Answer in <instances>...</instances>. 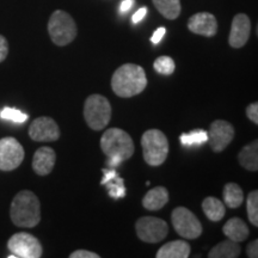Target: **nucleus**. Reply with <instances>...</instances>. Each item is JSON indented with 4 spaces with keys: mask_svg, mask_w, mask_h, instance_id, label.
<instances>
[{
    "mask_svg": "<svg viewBox=\"0 0 258 258\" xmlns=\"http://www.w3.org/2000/svg\"><path fill=\"white\" fill-rule=\"evenodd\" d=\"M147 78L145 70L135 63H124L112 74L111 88L116 96L131 98L146 89Z\"/></svg>",
    "mask_w": 258,
    "mask_h": 258,
    "instance_id": "f257e3e1",
    "label": "nucleus"
},
{
    "mask_svg": "<svg viewBox=\"0 0 258 258\" xmlns=\"http://www.w3.org/2000/svg\"><path fill=\"white\" fill-rule=\"evenodd\" d=\"M10 217L18 227H35L41 221L40 200L32 191L22 190L12 200Z\"/></svg>",
    "mask_w": 258,
    "mask_h": 258,
    "instance_id": "f03ea898",
    "label": "nucleus"
},
{
    "mask_svg": "<svg viewBox=\"0 0 258 258\" xmlns=\"http://www.w3.org/2000/svg\"><path fill=\"white\" fill-rule=\"evenodd\" d=\"M101 148L106 157H118L127 160L134 154L133 139L127 132L120 128H110L101 138Z\"/></svg>",
    "mask_w": 258,
    "mask_h": 258,
    "instance_id": "7ed1b4c3",
    "label": "nucleus"
},
{
    "mask_svg": "<svg viewBox=\"0 0 258 258\" xmlns=\"http://www.w3.org/2000/svg\"><path fill=\"white\" fill-rule=\"evenodd\" d=\"M144 159L150 166H159L169 154V141L159 129H148L141 138Z\"/></svg>",
    "mask_w": 258,
    "mask_h": 258,
    "instance_id": "20e7f679",
    "label": "nucleus"
},
{
    "mask_svg": "<svg viewBox=\"0 0 258 258\" xmlns=\"http://www.w3.org/2000/svg\"><path fill=\"white\" fill-rule=\"evenodd\" d=\"M48 32L53 43L63 47L70 44L77 37L78 29L72 16L62 10H56L51 14L48 22Z\"/></svg>",
    "mask_w": 258,
    "mask_h": 258,
    "instance_id": "39448f33",
    "label": "nucleus"
},
{
    "mask_svg": "<svg viewBox=\"0 0 258 258\" xmlns=\"http://www.w3.org/2000/svg\"><path fill=\"white\" fill-rule=\"evenodd\" d=\"M84 117L93 131H101L109 124L111 118V105L108 98L102 95H91L84 104Z\"/></svg>",
    "mask_w": 258,
    "mask_h": 258,
    "instance_id": "423d86ee",
    "label": "nucleus"
},
{
    "mask_svg": "<svg viewBox=\"0 0 258 258\" xmlns=\"http://www.w3.org/2000/svg\"><path fill=\"white\" fill-rule=\"evenodd\" d=\"M171 220L175 231L185 239H196L202 234V225L196 215L185 207H177L172 211Z\"/></svg>",
    "mask_w": 258,
    "mask_h": 258,
    "instance_id": "0eeeda50",
    "label": "nucleus"
},
{
    "mask_svg": "<svg viewBox=\"0 0 258 258\" xmlns=\"http://www.w3.org/2000/svg\"><path fill=\"white\" fill-rule=\"evenodd\" d=\"M138 237L145 243H159L166 238L169 233L166 221L154 217L140 218L135 224Z\"/></svg>",
    "mask_w": 258,
    "mask_h": 258,
    "instance_id": "6e6552de",
    "label": "nucleus"
},
{
    "mask_svg": "<svg viewBox=\"0 0 258 258\" xmlns=\"http://www.w3.org/2000/svg\"><path fill=\"white\" fill-rule=\"evenodd\" d=\"M8 247L17 258H40L43 252L40 240L25 232L12 235L9 239Z\"/></svg>",
    "mask_w": 258,
    "mask_h": 258,
    "instance_id": "1a4fd4ad",
    "label": "nucleus"
},
{
    "mask_svg": "<svg viewBox=\"0 0 258 258\" xmlns=\"http://www.w3.org/2000/svg\"><path fill=\"white\" fill-rule=\"evenodd\" d=\"M24 148L17 139L8 137L0 139V170L12 171L24 159Z\"/></svg>",
    "mask_w": 258,
    "mask_h": 258,
    "instance_id": "9d476101",
    "label": "nucleus"
},
{
    "mask_svg": "<svg viewBox=\"0 0 258 258\" xmlns=\"http://www.w3.org/2000/svg\"><path fill=\"white\" fill-rule=\"evenodd\" d=\"M208 133V143L213 152H222L234 139V128L230 122L215 120L211 124Z\"/></svg>",
    "mask_w": 258,
    "mask_h": 258,
    "instance_id": "9b49d317",
    "label": "nucleus"
},
{
    "mask_svg": "<svg viewBox=\"0 0 258 258\" xmlns=\"http://www.w3.org/2000/svg\"><path fill=\"white\" fill-rule=\"evenodd\" d=\"M29 137L34 141H56L60 138L59 125L51 117H37L29 127Z\"/></svg>",
    "mask_w": 258,
    "mask_h": 258,
    "instance_id": "f8f14e48",
    "label": "nucleus"
},
{
    "mask_svg": "<svg viewBox=\"0 0 258 258\" xmlns=\"http://www.w3.org/2000/svg\"><path fill=\"white\" fill-rule=\"evenodd\" d=\"M251 34V21L246 15L238 14L232 21L228 43L232 48H241L249 41Z\"/></svg>",
    "mask_w": 258,
    "mask_h": 258,
    "instance_id": "ddd939ff",
    "label": "nucleus"
},
{
    "mask_svg": "<svg viewBox=\"0 0 258 258\" xmlns=\"http://www.w3.org/2000/svg\"><path fill=\"white\" fill-rule=\"evenodd\" d=\"M188 29L196 35L212 37L218 32V21L209 12H199L189 18Z\"/></svg>",
    "mask_w": 258,
    "mask_h": 258,
    "instance_id": "4468645a",
    "label": "nucleus"
},
{
    "mask_svg": "<svg viewBox=\"0 0 258 258\" xmlns=\"http://www.w3.org/2000/svg\"><path fill=\"white\" fill-rule=\"evenodd\" d=\"M56 161L55 151L50 147H41L32 158V169L38 176H47L53 171Z\"/></svg>",
    "mask_w": 258,
    "mask_h": 258,
    "instance_id": "2eb2a0df",
    "label": "nucleus"
},
{
    "mask_svg": "<svg viewBox=\"0 0 258 258\" xmlns=\"http://www.w3.org/2000/svg\"><path fill=\"white\" fill-rule=\"evenodd\" d=\"M222 232H224V234L228 239L237 241V243H241V241L246 240L250 234L247 225L239 218L230 219L222 227Z\"/></svg>",
    "mask_w": 258,
    "mask_h": 258,
    "instance_id": "dca6fc26",
    "label": "nucleus"
},
{
    "mask_svg": "<svg viewBox=\"0 0 258 258\" xmlns=\"http://www.w3.org/2000/svg\"><path fill=\"white\" fill-rule=\"evenodd\" d=\"M169 202V191L164 186L151 189L143 199V206L148 211H159Z\"/></svg>",
    "mask_w": 258,
    "mask_h": 258,
    "instance_id": "f3484780",
    "label": "nucleus"
},
{
    "mask_svg": "<svg viewBox=\"0 0 258 258\" xmlns=\"http://www.w3.org/2000/svg\"><path fill=\"white\" fill-rule=\"evenodd\" d=\"M190 245L184 240L170 241L160 247L157 252V258H188Z\"/></svg>",
    "mask_w": 258,
    "mask_h": 258,
    "instance_id": "a211bd4d",
    "label": "nucleus"
},
{
    "mask_svg": "<svg viewBox=\"0 0 258 258\" xmlns=\"http://www.w3.org/2000/svg\"><path fill=\"white\" fill-rule=\"evenodd\" d=\"M238 160L244 169L249 171L258 170V141L254 140L252 143L243 147L240 153L238 154Z\"/></svg>",
    "mask_w": 258,
    "mask_h": 258,
    "instance_id": "6ab92c4d",
    "label": "nucleus"
},
{
    "mask_svg": "<svg viewBox=\"0 0 258 258\" xmlns=\"http://www.w3.org/2000/svg\"><path fill=\"white\" fill-rule=\"evenodd\" d=\"M240 245L237 241L231 239L224 240L218 245H215L209 251V258H237L240 254Z\"/></svg>",
    "mask_w": 258,
    "mask_h": 258,
    "instance_id": "aec40b11",
    "label": "nucleus"
},
{
    "mask_svg": "<svg viewBox=\"0 0 258 258\" xmlns=\"http://www.w3.org/2000/svg\"><path fill=\"white\" fill-rule=\"evenodd\" d=\"M202 209L203 213L206 214V217H207L211 221L214 222L222 220L226 214L224 203H222L219 199L213 198V196H209V198L203 200Z\"/></svg>",
    "mask_w": 258,
    "mask_h": 258,
    "instance_id": "412c9836",
    "label": "nucleus"
},
{
    "mask_svg": "<svg viewBox=\"0 0 258 258\" xmlns=\"http://www.w3.org/2000/svg\"><path fill=\"white\" fill-rule=\"evenodd\" d=\"M225 205L234 209L239 208L244 202V192L237 183H227L224 188Z\"/></svg>",
    "mask_w": 258,
    "mask_h": 258,
    "instance_id": "4be33fe9",
    "label": "nucleus"
},
{
    "mask_svg": "<svg viewBox=\"0 0 258 258\" xmlns=\"http://www.w3.org/2000/svg\"><path fill=\"white\" fill-rule=\"evenodd\" d=\"M154 6L160 12V15L166 19L173 21L180 15V2L179 0H152Z\"/></svg>",
    "mask_w": 258,
    "mask_h": 258,
    "instance_id": "5701e85b",
    "label": "nucleus"
},
{
    "mask_svg": "<svg viewBox=\"0 0 258 258\" xmlns=\"http://www.w3.org/2000/svg\"><path fill=\"white\" fill-rule=\"evenodd\" d=\"M180 144L183 146L191 147V146H201L208 141V133L203 129H194L190 133H184L179 138Z\"/></svg>",
    "mask_w": 258,
    "mask_h": 258,
    "instance_id": "b1692460",
    "label": "nucleus"
},
{
    "mask_svg": "<svg viewBox=\"0 0 258 258\" xmlns=\"http://www.w3.org/2000/svg\"><path fill=\"white\" fill-rule=\"evenodd\" d=\"M246 211L249 220L253 226H258V191L253 190L246 199Z\"/></svg>",
    "mask_w": 258,
    "mask_h": 258,
    "instance_id": "393cba45",
    "label": "nucleus"
},
{
    "mask_svg": "<svg viewBox=\"0 0 258 258\" xmlns=\"http://www.w3.org/2000/svg\"><path fill=\"white\" fill-rule=\"evenodd\" d=\"M154 70L157 71L159 74H164V76H170L175 72L176 64L175 61L172 60V57L170 56H159L154 61L153 63Z\"/></svg>",
    "mask_w": 258,
    "mask_h": 258,
    "instance_id": "a878e982",
    "label": "nucleus"
},
{
    "mask_svg": "<svg viewBox=\"0 0 258 258\" xmlns=\"http://www.w3.org/2000/svg\"><path fill=\"white\" fill-rule=\"evenodd\" d=\"M105 185L108 186L109 195H110L112 199H122L125 196V186L123 179H122L121 177H118V175L114 177L111 180H109Z\"/></svg>",
    "mask_w": 258,
    "mask_h": 258,
    "instance_id": "bb28decb",
    "label": "nucleus"
},
{
    "mask_svg": "<svg viewBox=\"0 0 258 258\" xmlns=\"http://www.w3.org/2000/svg\"><path fill=\"white\" fill-rule=\"evenodd\" d=\"M0 117L3 120L16 122V123H24L28 120V115L15 108H4L0 111Z\"/></svg>",
    "mask_w": 258,
    "mask_h": 258,
    "instance_id": "cd10ccee",
    "label": "nucleus"
},
{
    "mask_svg": "<svg viewBox=\"0 0 258 258\" xmlns=\"http://www.w3.org/2000/svg\"><path fill=\"white\" fill-rule=\"evenodd\" d=\"M246 116L254 124H258V103H251L246 108Z\"/></svg>",
    "mask_w": 258,
    "mask_h": 258,
    "instance_id": "c85d7f7f",
    "label": "nucleus"
},
{
    "mask_svg": "<svg viewBox=\"0 0 258 258\" xmlns=\"http://www.w3.org/2000/svg\"><path fill=\"white\" fill-rule=\"evenodd\" d=\"M70 258H99V254L88 250H77L70 254Z\"/></svg>",
    "mask_w": 258,
    "mask_h": 258,
    "instance_id": "c756f323",
    "label": "nucleus"
},
{
    "mask_svg": "<svg viewBox=\"0 0 258 258\" xmlns=\"http://www.w3.org/2000/svg\"><path fill=\"white\" fill-rule=\"evenodd\" d=\"M8 54H9L8 40H6L3 35H0V62H3V61L8 57Z\"/></svg>",
    "mask_w": 258,
    "mask_h": 258,
    "instance_id": "7c9ffc66",
    "label": "nucleus"
},
{
    "mask_svg": "<svg viewBox=\"0 0 258 258\" xmlns=\"http://www.w3.org/2000/svg\"><path fill=\"white\" fill-rule=\"evenodd\" d=\"M246 252H247V256H249L250 258L258 257V240L257 239L251 241V243L247 245Z\"/></svg>",
    "mask_w": 258,
    "mask_h": 258,
    "instance_id": "2f4dec72",
    "label": "nucleus"
},
{
    "mask_svg": "<svg viewBox=\"0 0 258 258\" xmlns=\"http://www.w3.org/2000/svg\"><path fill=\"white\" fill-rule=\"evenodd\" d=\"M103 173H104V176H103V178L101 180V184L105 185L106 183L109 182V180H111L114 177L117 176V172H116L114 167H111V169H108V170H103Z\"/></svg>",
    "mask_w": 258,
    "mask_h": 258,
    "instance_id": "473e14b6",
    "label": "nucleus"
},
{
    "mask_svg": "<svg viewBox=\"0 0 258 258\" xmlns=\"http://www.w3.org/2000/svg\"><path fill=\"white\" fill-rule=\"evenodd\" d=\"M165 32H166L165 28H158L157 30L154 31L152 37H151V41H152V43L153 44L159 43V42L161 41V38H163L164 35H165Z\"/></svg>",
    "mask_w": 258,
    "mask_h": 258,
    "instance_id": "72a5a7b5",
    "label": "nucleus"
},
{
    "mask_svg": "<svg viewBox=\"0 0 258 258\" xmlns=\"http://www.w3.org/2000/svg\"><path fill=\"white\" fill-rule=\"evenodd\" d=\"M147 14V9L146 8H141L139 9L137 12L133 15V17H132V21H133L134 24H138L139 22H141L143 19L145 18V16Z\"/></svg>",
    "mask_w": 258,
    "mask_h": 258,
    "instance_id": "f704fd0d",
    "label": "nucleus"
},
{
    "mask_svg": "<svg viewBox=\"0 0 258 258\" xmlns=\"http://www.w3.org/2000/svg\"><path fill=\"white\" fill-rule=\"evenodd\" d=\"M133 4H134V0H123L120 5V11L122 14H124V12H127L132 9Z\"/></svg>",
    "mask_w": 258,
    "mask_h": 258,
    "instance_id": "c9c22d12",
    "label": "nucleus"
},
{
    "mask_svg": "<svg viewBox=\"0 0 258 258\" xmlns=\"http://www.w3.org/2000/svg\"><path fill=\"white\" fill-rule=\"evenodd\" d=\"M122 160L121 158H118V157H110L108 159V161H106V165H108L109 167H117L118 165H120V164L122 163Z\"/></svg>",
    "mask_w": 258,
    "mask_h": 258,
    "instance_id": "e433bc0d",
    "label": "nucleus"
}]
</instances>
